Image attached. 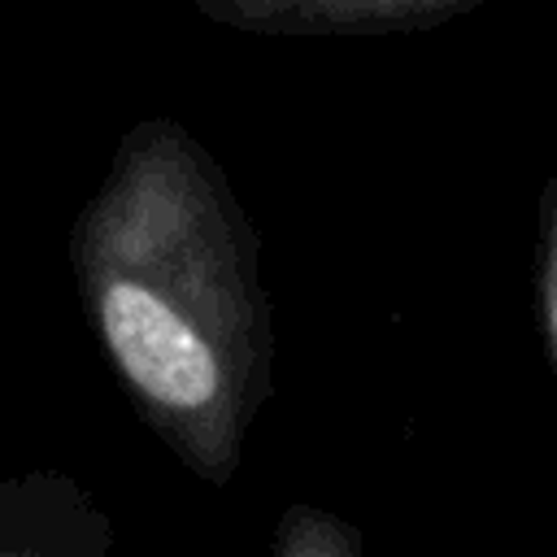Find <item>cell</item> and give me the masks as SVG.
Returning <instances> with one entry per match:
<instances>
[{
  "mask_svg": "<svg viewBox=\"0 0 557 557\" xmlns=\"http://www.w3.org/2000/svg\"><path fill=\"white\" fill-rule=\"evenodd\" d=\"M361 531L326 509L313 505H292L278 518L274 531V553L278 557H361Z\"/></svg>",
  "mask_w": 557,
  "mask_h": 557,
  "instance_id": "obj_3",
  "label": "cell"
},
{
  "mask_svg": "<svg viewBox=\"0 0 557 557\" xmlns=\"http://www.w3.org/2000/svg\"><path fill=\"white\" fill-rule=\"evenodd\" d=\"M235 26L274 35H366L426 26L483 0H205Z\"/></svg>",
  "mask_w": 557,
  "mask_h": 557,
  "instance_id": "obj_2",
  "label": "cell"
},
{
  "mask_svg": "<svg viewBox=\"0 0 557 557\" xmlns=\"http://www.w3.org/2000/svg\"><path fill=\"white\" fill-rule=\"evenodd\" d=\"M91 326L148 426L226 483L270 392V309L252 231L178 122H139L74 226Z\"/></svg>",
  "mask_w": 557,
  "mask_h": 557,
  "instance_id": "obj_1",
  "label": "cell"
},
{
  "mask_svg": "<svg viewBox=\"0 0 557 557\" xmlns=\"http://www.w3.org/2000/svg\"><path fill=\"white\" fill-rule=\"evenodd\" d=\"M540 309H544L548 357L557 370V174L548 178L540 200Z\"/></svg>",
  "mask_w": 557,
  "mask_h": 557,
  "instance_id": "obj_4",
  "label": "cell"
}]
</instances>
